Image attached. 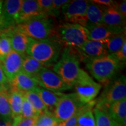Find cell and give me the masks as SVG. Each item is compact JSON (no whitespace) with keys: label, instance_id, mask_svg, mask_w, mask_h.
<instances>
[{"label":"cell","instance_id":"obj_41","mask_svg":"<svg viewBox=\"0 0 126 126\" xmlns=\"http://www.w3.org/2000/svg\"><path fill=\"white\" fill-rule=\"evenodd\" d=\"M2 4H3V1H0V18H1V13H2Z\"/></svg>","mask_w":126,"mask_h":126},{"label":"cell","instance_id":"obj_20","mask_svg":"<svg viewBox=\"0 0 126 126\" xmlns=\"http://www.w3.org/2000/svg\"><path fill=\"white\" fill-rule=\"evenodd\" d=\"M36 91L45 105L47 112L53 114L60 99L64 94L62 92H52L41 87L37 88Z\"/></svg>","mask_w":126,"mask_h":126},{"label":"cell","instance_id":"obj_5","mask_svg":"<svg viewBox=\"0 0 126 126\" xmlns=\"http://www.w3.org/2000/svg\"><path fill=\"white\" fill-rule=\"evenodd\" d=\"M16 30L34 40H45L54 37L53 20L48 16L35 19L14 26Z\"/></svg>","mask_w":126,"mask_h":126},{"label":"cell","instance_id":"obj_9","mask_svg":"<svg viewBox=\"0 0 126 126\" xmlns=\"http://www.w3.org/2000/svg\"><path fill=\"white\" fill-rule=\"evenodd\" d=\"M33 78L40 87L55 92H61L71 89L53 70L43 68Z\"/></svg>","mask_w":126,"mask_h":126},{"label":"cell","instance_id":"obj_21","mask_svg":"<svg viewBox=\"0 0 126 126\" xmlns=\"http://www.w3.org/2000/svg\"><path fill=\"white\" fill-rule=\"evenodd\" d=\"M105 7L88 1L87 9H86V19L87 25L86 28L93 25L101 24L103 21V12Z\"/></svg>","mask_w":126,"mask_h":126},{"label":"cell","instance_id":"obj_17","mask_svg":"<svg viewBox=\"0 0 126 126\" xmlns=\"http://www.w3.org/2000/svg\"><path fill=\"white\" fill-rule=\"evenodd\" d=\"M12 88L16 89L23 94L34 91L39 87L33 77L21 71L10 83Z\"/></svg>","mask_w":126,"mask_h":126},{"label":"cell","instance_id":"obj_24","mask_svg":"<svg viewBox=\"0 0 126 126\" xmlns=\"http://www.w3.org/2000/svg\"><path fill=\"white\" fill-rule=\"evenodd\" d=\"M96 105V100H93L85 105L84 109L79 116L76 126H96L93 109Z\"/></svg>","mask_w":126,"mask_h":126},{"label":"cell","instance_id":"obj_13","mask_svg":"<svg viewBox=\"0 0 126 126\" xmlns=\"http://www.w3.org/2000/svg\"><path fill=\"white\" fill-rule=\"evenodd\" d=\"M25 56L12 50L1 63L3 71L9 83L11 82L22 71L23 57Z\"/></svg>","mask_w":126,"mask_h":126},{"label":"cell","instance_id":"obj_26","mask_svg":"<svg viewBox=\"0 0 126 126\" xmlns=\"http://www.w3.org/2000/svg\"><path fill=\"white\" fill-rule=\"evenodd\" d=\"M46 67L42 63L32 57L25 55L23 57L22 71L27 74L34 77L40 71Z\"/></svg>","mask_w":126,"mask_h":126},{"label":"cell","instance_id":"obj_34","mask_svg":"<svg viewBox=\"0 0 126 126\" xmlns=\"http://www.w3.org/2000/svg\"><path fill=\"white\" fill-rule=\"evenodd\" d=\"M85 107V105H83L72 117H71L70 119L67 120L59 123L58 125L59 126H76L79 116L82 112Z\"/></svg>","mask_w":126,"mask_h":126},{"label":"cell","instance_id":"obj_2","mask_svg":"<svg viewBox=\"0 0 126 126\" xmlns=\"http://www.w3.org/2000/svg\"><path fill=\"white\" fill-rule=\"evenodd\" d=\"M79 60L71 48L66 47L60 59L53 65V71L67 85L72 88L79 73Z\"/></svg>","mask_w":126,"mask_h":126},{"label":"cell","instance_id":"obj_15","mask_svg":"<svg viewBox=\"0 0 126 126\" xmlns=\"http://www.w3.org/2000/svg\"><path fill=\"white\" fill-rule=\"evenodd\" d=\"M88 30V40L99 41L105 42L110 37L121 33L126 31L125 29H117L110 27L107 25L101 23L96 25H93L86 28Z\"/></svg>","mask_w":126,"mask_h":126},{"label":"cell","instance_id":"obj_4","mask_svg":"<svg viewBox=\"0 0 126 126\" xmlns=\"http://www.w3.org/2000/svg\"><path fill=\"white\" fill-rule=\"evenodd\" d=\"M88 30L77 23H65L55 29L54 36L58 42L66 47L77 48L81 47L88 40Z\"/></svg>","mask_w":126,"mask_h":126},{"label":"cell","instance_id":"obj_35","mask_svg":"<svg viewBox=\"0 0 126 126\" xmlns=\"http://www.w3.org/2000/svg\"><path fill=\"white\" fill-rule=\"evenodd\" d=\"M70 1L68 0H53V16H58L62 10V8Z\"/></svg>","mask_w":126,"mask_h":126},{"label":"cell","instance_id":"obj_27","mask_svg":"<svg viewBox=\"0 0 126 126\" xmlns=\"http://www.w3.org/2000/svg\"><path fill=\"white\" fill-rule=\"evenodd\" d=\"M96 126H121L115 122L105 110L94 106L93 109Z\"/></svg>","mask_w":126,"mask_h":126},{"label":"cell","instance_id":"obj_16","mask_svg":"<svg viewBox=\"0 0 126 126\" xmlns=\"http://www.w3.org/2000/svg\"><path fill=\"white\" fill-rule=\"evenodd\" d=\"M1 32H4L9 37L12 50L25 56L29 44V37L16 30L14 26Z\"/></svg>","mask_w":126,"mask_h":126},{"label":"cell","instance_id":"obj_39","mask_svg":"<svg viewBox=\"0 0 126 126\" xmlns=\"http://www.w3.org/2000/svg\"><path fill=\"white\" fill-rule=\"evenodd\" d=\"M8 83L9 82L8 81L4 71H3L1 64H0V88L8 87L7 85Z\"/></svg>","mask_w":126,"mask_h":126},{"label":"cell","instance_id":"obj_6","mask_svg":"<svg viewBox=\"0 0 126 126\" xmlns=\"http://www.w3.org/2000/svg\"><path fill=\"white\" fill-rule=\"evenodd\" d=\"M126 99V79L122 75L106 85L100 97L96 100L95 106L106 109L114 102Z\"/></svg>","mask_w":126,"mask_h":126},{"label":"cell","instance_id":"obj_7","mask_svg":"<svg viewBox=\"0 0 126 126\" xmlns=\"http://www.w3.org/2000/svg\"><path fill=\"white\" fill-rule=\"evenodd\" d=\"M74 86L75 94L83 105L94 100L101 89V85L96 82L92 78L82 69L80 70Z\"/></svg>","mask_w":126,"mask_h":126},{"label":"cell","instance_id":"obj_12","mask_svg":"<svg viewBox=\"0 0 126 126\" xmlns=\"http://www.w3.org/2000/svg\"><path fill=\"white\" fill-rule=\"evenodd\" d=\"M23 0H7L3 1L0 18V31L18 25L19 14Z\"/></svg>","mask_w":126,"mask_h":126},{"label":"cell","instance_id":"obj_42","mask_svg":"<svg viewBox=\"0 0 126 126\" xmlns=\"http://www.w3.org/2000/svg\"><path fill=\"white\" fill-rule=\"evenodd\" d=\"M58 124H57V125H55V126H59V125H58Z\"/></svg>","mask_w":126,"mask_h":126},{"label":"cell","instance_id":"obj_18","mask_svg":"<svg viewBox=\"0 0 126 126\" xmlns=\"http://www.w3.org/2000/svg\"><path fill=\"white\" fill-rule=\"evenodd\" d=\"M102 109L105 110L111 119L119 125L126 126V99L114 102Z\"/></svg>","mask_w":126,"mask_h":126},{"label":"cell","instance_id":"obj_30","mask_svg":"<svg viewBox=\"0 0 126 126\" xmlns=\"http://www.w3.org/2000/svg\"><path fill=\"white\" fill-rule=\"evenodd\" d=\"M59 123L53 113H46L39 116L34 126H53Z\"/></svg>","mask_w":126,"mask_h":126},{"label":"cell","instance_id":"obj_28","mask_svg":"<svg viewBox=\"0 0 126 126\" xmlns=\"http://www.w3.org/2000/svg\"><path fill=\"white\" fill-rule=\"evenodd\" d=\"M23 96L27 99L29 103L31 104V105L37 114L39 115V116L44 113H47L45 105L36 90L25 93L23 94Z\"/></svg>","mask_w":126,"mask_h":126},{"label":"cell","instance_id":"obj_23","mask_svg":"<svg viewBox=\"0 0 126 126\" xmlns=\"http://www.w3.org/2000/svg\"><path fill=\"white\" fill-rule=\"evenodd\" d=\"M0 119L12 122L8 87L0 88Z\"/></svg>","mask_w":126,"mask_h":126},{"label":"cell","instance_id":"obj_25","mask_svg":"<svg viewBox=\"0 0 126 126\" xmlns=\"http://www.w3.org/2000/svg\"><path fill=\"white\" fill-rule=\"evenodd\" d=\"M107 52L109 55L114 54L121 49L124 44L126 43V31L121 33L114 34L105 41Z\"/></svg>","mask_w":126,"mask_h":126},{"label":"cell","instance_id":"obj_8","mask_svg":"<svg viewBox=\"0 0 126 126\" xmlns=\"http://www.w3.org/2000/svg\"><path fill=\"white\" fill-rule=\"evenodd\" d=\"M75 93L63 94L60 99L53 114L59 123L72 117L83 106Z\"/></svg>","mask_w":126,"mask_h":126},{"label":"cell","instance_id":"obj_11","mask_svg":"<svg viewBox=\"0 0 126 126\" xmlns=\"http://www.w3.org/2000/svg\"><path fill=\"white\" fill-rule=\"evenodd\" d=\"M74 50L78 59L85 63L108 54L105 43L99 41L88 40L81 47Z\"/></svg>","mask_w":126,"mask_h":126},{"label":"cell","instance_id":"obj_22","mask_svg":"<svg viewBox=\"0 0 126 126\" xmlns=\"http://www.w3.org/2000/svg\"><path fill=\"white\" fill-rule=\"evenodd\" d=\"M23 94L11 88L9 92V102L10 105L12 120L20 116Z\"/></svg>","mask_w":126,"mask_h":126},{"label":"cell","instance_id":"obj_43","mask_svg":"<svg viewBox=\"0 0 126 126\" xmlns=\"http://www.w3.org/2000/svg\"><path fill=\"white\" fill-rule=\"evenodd\" d=\"M0 64H1V62H0Z\"/></svg>","mask_w":126,"mask_h":126},{"label":"cell","instance_id":"obj_3","mask_svg":"<svg viewBox=\"0 0 126 126\" xmlns=\"http://www.w3.org/2000/svg\"><path fill=\"white\" fill-rule=\"evenodd\" d=\"M86 64L91 74L104 85L111 81L123 65L122 63L109 54L94 59Z\"/></svg>","mask_w":126,"mask_h":126},{"label":"cell","instance_id":"obj_36","mask_svg":"<svg viewBox=\"0 0 126 126\" xmlns=\"http://www.w3.org/2000/svg\"><path fill=\"white\" fill-rule=\"evenodd\" d=\"M111 55L120 63L122 64L125 63L126 60V43L124 44V45L119 51Z\"/></svg>","mask_w":126,"mask_h":126},{"label":"cell","instance_id":"obj_32","mask_svg":"<svg viewBox=\"0 0 126 126\" xmlns=\"http://www.w3.org/2000/svg\"><path fill=\"white\" fill-rule=\"evenodd\" d=\"M38 117L22 118L19 116L16 117L12 120V126H34Z\"/></svg>","mask_w":126,"mask_h":126},{"label":"cell","instance_id":"obj_10","mask_svg":"<svg viewBox=\"0 0 126 126\" xmlns=\"http://www.w3.org/2000/svg\"><path fill=\"white\" fill-rule=\"evenodd\" d=\"M88 4V1H70L62 8L61 12L64 15V19L68 23H77L86 27L87 25L86 13Z\"/></svg>","mask_w":126,"mask_h":126},{"label":"cell","instance_id":"obj_37","mask_svg":"<svg viewBox=\"0 0 126 126\" xmlns=\"http://www.w3.org/2000/svg\"><path fill=\"white\" fill-rule=\"evenodd\" d=\"M91 1L102 7H106V8L114 7L116 2L112 0H92Z\"/></svg>","mask_w":126,"mask_h":126},{"label":"cell","instance_id":"obj_33","mask_svg":"<svg viewBox=\"0 0 126 126\" xmlns=\"http://www.w3.org/2000/svg\"><path fill=\"white\" fill-rule=\"evenodd\" d=\"M37 4L42 12L47 16H53V0H37Z\"/></svg>","mask_w":126,"mask_h":126},{"label":"cell","instance_id":"obj_40","mask_svg":"<svg viewBox=\"0 0 126 126\" xmlns=\"http://www.w3.org/2000/svg\"><path fill=\"white\" fill-rule=\"evenodd\" d=\"M0 126H12V122L4 121L0 119Z\"/></svg>","mask_w":126,"mask_h":126},{"label":"cell","instance_id":"obj_38","mask_svg":"<svg viewBox=\"0 0 126 126\" xmlns=\"http://www.w3.org/2000/svg\"><path fill=\"white\" fill-rule=\"evenodd\" d=\"M114 7L121 14L124 18H126V1H122V2L117 3L116 2Z\"/></svg>","mask_w":126,"mask_h":126},{"label":"cell","instance_id":"obj_1","mask_svg":"<svg viewBox=\"0 0 126 126\" xmlns=\"http://www.w3.org/2000/svg\"><path fill=\"white\" fill-rule=\"evenodd\" d=\"M60 51L61 45L56 40H34L29 38L26 53L46 67L56 64Z\"/></svg>","mask_w":126,"mask_h":126},{"label":"cell","instance_id":"obj_31","mask_svg":"<svg viewBox=\"0 0 126 126\" xmlns=\"http://www.w3.org/2000/svg\"><path fill=\"white\" fill-rule=\"evenodd\" d=\"M20 116L22 118H33L39 116L31 104L24 96L23 97Z\"/></svg>","mask_w":126,"mask_h":126},{"label":"cell","instance_id":"obj_14","mask_svg":"<svg viewBox=\"0 0 126 126\" xmlns=\"http://www.w3.org/2000/svg\"><path fill=\"white\" fill-rule=\"evenodd\" d=\"M46 16H47L41 10L37 1L23 0L19 14L18 25L35 19L42 18Z\"/></svg>","mask_w":126,"mask_h":126},{"label":"cell","instance_id":"obj_19","mask_svg":"<svg viewBox=\"0 0 126 126\" xmlns=\"http://www.w3.org/2000/svg\"><path fill=\"white\" fill-rule=\"evenodd\" d=\"M102 23L111 28L125 29L126 18L121 15L115 7L105 8Z\"/></svg>","mask_w":126,"mask_h":126},{"label":"cell","instance_id":"obj_29","mask_svg":"<svg viewBox=\"0 0 126 126\" xmlns=\"http://www.w3.org/2000/svg\"><path fill=\"white\" fill-rule=\"evenodd\" d=\"M12 50L10 39L5 33L0 31V62L2 63Z\"/></svg>","mask_w":126,"mask_h":126}]
</instances>
